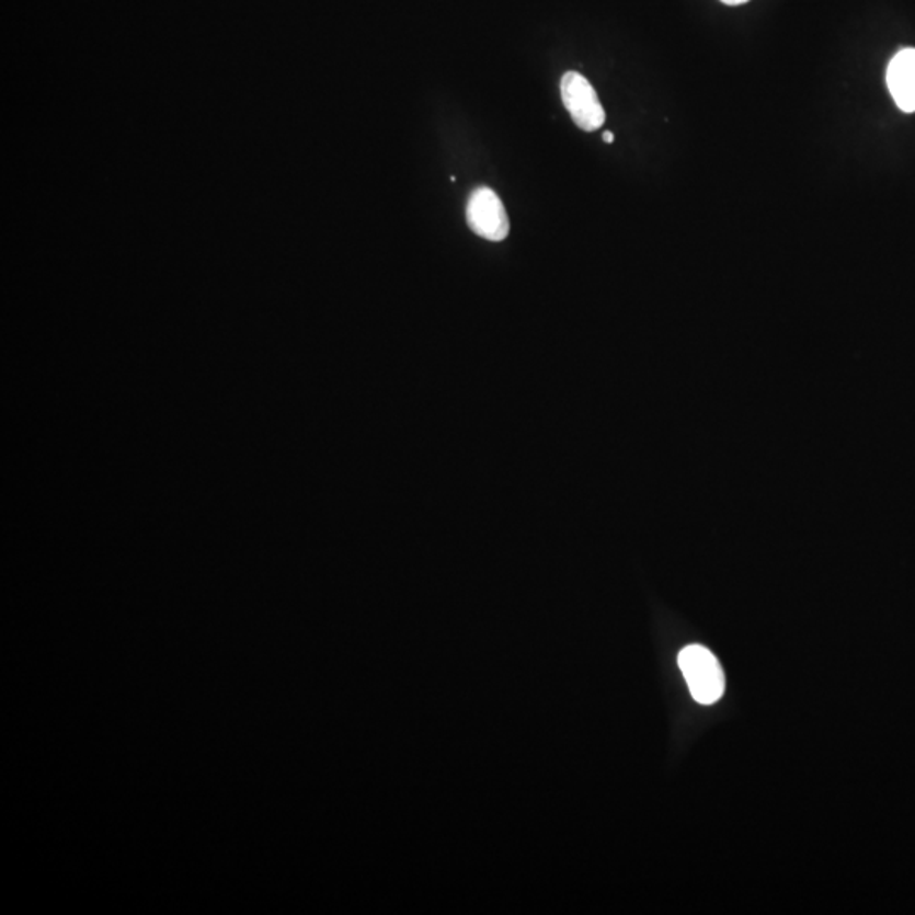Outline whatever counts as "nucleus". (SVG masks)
<instances>
[{
  "label": "nucleus",
  "mask_w": 915,
  "mask_h": 915,
  "mask_svg": "<svg viewBox=\"0 0 915 915\" xmlns=\"http://www.w3.org/2000/svg\"><path fill=\"white\" fill-rule=\"evenodd\" d=\"M678 665L691 697L702 706L718 702L724 694V672L718 657L700 644H690L678 654Z\"/></svg>",
  "instance_id": "obj_1"
},
{
  "label": "nucleus",
  "mask_w": 915,
  "mask_h": 915,
  "mask_svg": "<svg viewBox=\"0 0 915 915\" xmlns=\"http://www.w3.org/2000/svg\"><path fill=\"white\" fill-rule=\"evenodd\" d=\"M561 99L572 116L573 123L582 131H597L606 123V111L598 101L592 83L579 71H569L561 79Z\"/></svg>",
  "instance_id": "obj_2"
},
{
  "label": "nucleus",
  "mask_w": 915,
  "mask_h": 915,
  "mask_svg": "<svg viewBox=\"0 0 915 915\" xmlns=\"http://www.w3.org/2000/svg\"><path fill=\"white\" fill-rule=\"evenodd\" d=\"M467 221L474 235L493 243L504 241L511 229L501 197L489 187H477L471 192L467 204Z\"/></svg>",
  "instance_id": "obj_3"
},
{
  "label": "nucleus",
  "mask_w": 915,
  "mask_h": 915,
  "mask_svg": "<svg viewBox=\"0 0 915 915\" xmlns=\"http://www.w3.org/2000/svg\"><path fill=\"white\" fill-rule=\"evenodd\" d=\"M887 83L899 108L915 113V48L896 53L887 70Z\"/></svg>",
  "instance_id": "obj_4"
},
{
  "label": "nucleus",
  "mask_w": 915,
  "mask_h": 915,
  "mask_svg": "<svg viewBox=\"0 0 915 915\" xmlns=\"http://www.w3.org/2000/svg\"><path fill=\"white\" fill-rule=\"evenodd\" d=\"M721 2H724L725 5H741L747 2V0H721Z\"/></svg>",
  "instance_id": "obj_5"
},
{
  "label": "nucleus",
  "mask_w": 915,
  "mask_h": 915,
  "mask_svg": "<svg viewBox=\"0 0 915 915\" xmlns=\"http://www.w3.org/2000/svg\"><path fill=\"white\" fill-rule=\"evenodd\" d=\"M604 141L609 142V145H610V142H614L613 133H610V131L604 133Z\"/></svg>",
  "instance_id": "obj_6"
}]
</instances>
